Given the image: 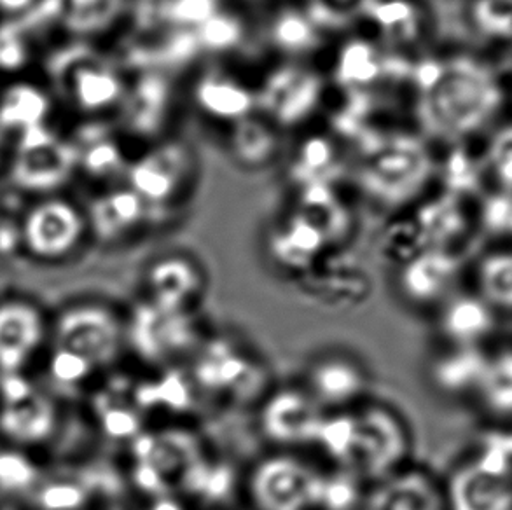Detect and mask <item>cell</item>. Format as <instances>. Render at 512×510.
<instances>
[{"mask_svg":"<svg viewBox=\"0 0 512 510\" xmlns=\"http://www.w3.org/2000/svg\"><path fill=\"white\" fill-rule=\"evenodd\" d=\"M264 41L282 62H310L324 49L327 34L303 2H282L264 18Z\"/></svg>","mask_w":512,"mask_h":510,"instance_id":"cell-23","label":"cell"},{"mask_svg":"<svg viewBox=\"0 0 512 510\" xmlns=\"http://www.w3.org/2000/svg\"><path fill=\"white\" fill-rule=\"evenodd\" d=\"M369 378L357 360L329 353L315 360L306 373V392L326 413L353 409L367 392Z\"/></svg>","mask_w":512,"mask_h":510,"instance_id":"cell-24","label":"cell"},{"mask_svg":"<svg viewBox=\"0 0 512 510\" xmlns=\"http://www.w3.org/2000/svg\"><path fill=\"white\" fill-rule=\"evenodd\" d=\"M48 79L56 102L83 121H112L125 97L128 72L95 44L70 41L49 58Z\"/></svg>","mask_w":512,"mask_h":510,"instance_id":"cell-3","label":"cell"},{"mask_svg":"<svg viewBox=\"0 0 512 510\" xmlns=\"http://www.w3.org/2000/svg\"><path fill=\"white\" fill-rule=\"evenodd\" d=\"M495 310L478 294H457L441 304L439 331L450 346L481 348L495 331Z\"/></svg>","mask_w":512,"mask_h":510,"instance_id":"cell-34","label":"cell"},{"mask_svg":"<svg viewBox=\"0 0 512 510\" xmlns=\"http://www.w3.org/2000/svg\"><path fill=\"white\" fill-rule=\"evenodd\" d=\"M90 242L119 247L144 233L156 222L153 210L125 182L97 189L84 205Z\"/></svg>","mask_w":512,"mask_h":510,"instance_id":"cell-18","label":"cell"},{"mask_svg":"<svg viewBox=\"0 0 512 510\" xmlns=\"http://www.w3.org/2000/svg\"><path fill=\"white\" fill-rule=\"evenodd\" d=\"M32 53L34 42L23 30V21H0V76L6 81L23 76Z\"/></svg>","mask_w":512,"mask_h":510,"instance_id":"cell-43","label":"cell"},{"mask_svg":"<svg viewBox=\"0 0 512 510\" xmlns=\"http://www.w3.org/2000/svg\"><path fill=\"white\" fill-rule=\"evenodd\" d=\"M229 161L243 172L259 173L285 156V133L259 112L222 131Z\"/></svg>","mask_w":512,"mask_h":510,"instance_id":"cell-30","label":"cell"},{"mask_svg":"<svg viewBox=\"0 0 512 510\" xmlns=\"http://www.w3.org/2000/svg\"><path fill=\"white\" fill-rule=\"evenodd\" d=\"M77 152V177L97 189L121 184L130 165L123 135L114 121H83L70 135Z\"/></svg>","mask_w":512,"mask_h":510,"instance_id":"cell-20","label":"cell"},{"mask_svg":"<svg viewBox=\"0 0 512 510\" xmlns=\"http://www.w3.org/2000/svg\"><path fill=\"white\" fill-rule=\"evenodd\" d=\"M51 310L25 292L0 294V378L32 376L46 357Z\"/></svg>","mask_w":512,"mask_h":510,"instance_id":"cell-11","label":"cell"},{"mask_svg":"<svg viewBox=\"0 0 512 510\" xmlns=\"http://www.w3.org/2000/svg\"><path fill=\"white\" fill-rule=\"evenodd\" d=\"M488 355L481 348L450 346L448 352L439 355L430 367V380L437 390L448 395L476 393L479 380L485 371Z\"/></svg>","mask_w":512,"mask_h":510,"instance_id":"cell-36","label":"cell"},{"mask_svg":"<svg viewBox=\"0 0 512 510\" xmlns=\"http://www.w3.org/2000/svg\"><path fill=\"white\" fill-rule=\"evenodd\" d=\"M270 261L287 273H310L331 250L319 229L306 221L296 210H289L270 228L266 238Z\"/></svg>","mask_w":512,"mask_h":510,"instance_id":"cell-26","label":"cell"},{"mask_svg":"<svg viewBox=\"0 0 512 510\" xmlns=\"http://www.w3.org/2000/svg\"><path fill=\"white\" fill-rule=\"evenodd\" d=\"M201 55H231L242 48L249 37V20L228 4L194 32Z\"/></svg>","mask_w":512,"mask_h":510,"instance_id":"cell-37","label":"cell"},{"mask_svg":"<svg viewBox=\"0 0 512 510\" xmlns=\"http://www.w3.org/2000/svg\"><path fill=\"white\" fill-rule=\"evenodd\" d=\"M18 224L21 255L41 266L74 261L91 243L84 205L65 193L28 200Z\"/></svg>","mask_w":512,"mask_h":510,"instance_id":"cell-7","label":"cell"},{"mask_svg":"<svg viewBox=\"0 0 512 510\" xmlns=\"http://www.w3.org/2000/svg\"><path fill=\"white\" fill-rule=\"evenodd\" d=\"M326 72L310 62H282L256 83L257 112L278 130L303 131L327 105Z\"/></svg>","mask_w":512,"mask_h":510,"instance_id":"cell-9","label":"cell"},{"mask_svg":"<svg viewBox=\"0 0 512 510\" xmlns=\"http://www.w3.org/2000/svg\"><path fill=\"white\" fill-rule=\"evenodd\" d=\"M324 472L291 451L264 456L245 479L254 510H319Z\"/></svg>","mask_w":512,"mask_h":510,"instance_id":"cell-12","label":"cell"},{"mask_svg":"<svg viewBox=\"0 0 512 510\" xmlns=\"http://www.w3.org/2000/svg\"><path fill=\"white\" fill-rule=\"evenodd\" d=\"M511 100H512V91H511Z\"/></svg>","mask_w":512,"mask_h":510,"instance_id":"cell-51","label":"cell"},{"mask_svg":"<svg viewBox=\"0 0 512 510\" xmlns=\"http://www.w3.org/2000/svg\"><path fill=\"white\" fill-rule=\"evenodd\" d=\"M2 212H4V208H2V203H0V215H2Z\"/></svg>","mask_w":512,"mask_h":510,"instance_id":"cell-49","label":"cell"},{"mask_svg":"<svg viewBox=\"0 0 512 510\" xmlns=\"http://www.w3.org/2000/svg\"><path fill=\"white\" fill-rule=\"evenodd\" d=\"M411 88L418 131L432 144L448 147L485 137L511 100L497 67L471 51L416 62Z\"/></svg>","mask_w":512,"mask_h":510,"instance_id":"cell-1","label":"cell"},{"mask_svg":"<svg viewBox=\"0 0 512 510\" xmlns=\"http://www.w3.org/2000/svg\"><path fill=\"white\" fill-rule=\"evenodd\" d=\"M364 493L360 488V479L352 472L338 470L336 474H326L320 490L319 510H357L362 509Z\"/></svg>","mask_w":512,"mask_h":510,"instance_id":"cell-44","label":"cell"},{"mask_svg":"<svg viewBox=\"0 0 512 510\" xmlns=\"http://www.w3.org/2000/svg\"><path fill=\"white\" fill-rule=\"evenodd\" d=\"M21 255L20 224L18 215H0V257Z\"/></svg>","mask_w":512,"mask_h":510,"instance_id":"cell-46","label":"cell"},{"mask_svg":"<svg viewBox=\"0 0 512 510\" xmlns=\"http://www.w3.org/2000/svg\"><path fill=\"white\" fill-rule=\"evenodd\" d=\"M193 311L167 310L142 299L125 317L126 348L154 366H170L201 345Z\"/></svg>","mask_w":512,"mask_h":510,"instance_id":"cell-13","label":"cell"},{"mask_svg":"<svg viewBox=\"0 0 512 510\" xmlns=\"http://www.w3.org/2000/svg\"><path fill=\"white\" fill-rule=\"evenodd\" d=\"M4 173L28 200L65 193L77 179L74 140L51 125L21 133L9 144Z\"/></svg>","mask_w":512,"mask_h":510,"instance_id":"cell-6","label":"cell"},{"mask_svg":"<svg viewBox=\"0 0 512 510\" xmlns=\"http://www.w3.org/2000/svg\"><path fill=\"white\" fill-rule=\"evenodd\" d=\"M478 296L495 311L512 313V250H493L476 268Z\"/></svg>","mask_w":512,"mask_h":510,"instance_id":"cell-39","label":"cell"},{"mask_svg":"<svg viewBox=\"0 0 512 510\" xmlns=\"http://www.w3.org/2000/svg\"><path fill=\"white\" fill-rule=\"evenodd\" d=\"M39 469L32 453L0 446V497L32 495L44 483Z\"/></svg>","mask_w":512,"mask_h":510,"instance_id":"cell-41","label":"cell"},{"mask_svg":"<svg viewBox=\"0 0 512 510\" xmlns=\"http://www.w3.org/2000/svg\"><path fill=\"white\" fill-rule=\"evenodd\" d=\"M411 217L429 249L453 250L469 231V215L462 196L448 191L441 198L425 196Z\"/></svg>","mask_w":512,"mask_h":510,"instance_id":"cell-35","label":"cell"},{"mask_svg":"<svg viewBox=\"0 0 512 510\" xmlns=\"http://www.w3.org/2000/svg\"><path fill=\"white\" fill-rule=\"evenodd\" d=\"M187 97L198 119L221 131L257 112L256 84L224 65H207L198 70Z\"/></svg>","mask_w":512,"mask_h":510,"instance_id":"cell-17","label":"cell"},{"mask_svg":"<svg viewBox=\"0 0 512 510\" xmlns=\"http://www.w3.org/2000/svg\"><path fill=\"white\" fill-rule=\"evenodd\" d=\"M462 273V262L455 250L425 249L397 269V287L413 306H441L453 296Z\"/></svg>","mask_w":512,"mask_h":510,"instance_id":"cell-22","label":"cell"},{"mask_svg":"<svg viewBox=\"0 0 512 510\" xmlns=\"http://www.w3.org/2000/svg\"><path fill=\"white\" fill-rule=\"evenodd\" d=\"M481 163L499 191L512 193V121L499 123L486 133Z\"/></svg>","mask_w":512,"mask_h":510,"instance_id":"cell-42","label":"cell"},{"mask_svg":"<svg viewBox=\"0 0 512 510\" xmlns=\"http://www.w3.org/2000/svg\"><path fill=\"white\" fill-rule=\"evenodd\" d=\"M9 144H11V140H9V137L4 133V130L0 128V170H4V165H6Z\"/></svg>","mask_w":512,"mask_h":510,"instance_id":"cell-48","label":"cell"},{"mask_svg":"<svg viewBox=\"0 0 512 510\" xmlns=\"http://www.w3.org/2000/svg\"><path fill=\"white\" fill-rule=\"evenodd\" d=\"M476 395L495 418H512V348L488 355Z\"/></svg>","mask_w":512,"mask_h":510,"instance_id":"cell-38","label":"cell"},{"mask_svg":"<svg viewBox=\"0 0 512 510\" xmlns=\"http://www.w3.org/2000/svg\"><path fill=\"white\" fill-rule=\"evenodd\" d=\"M200 175V158L193 145L168 135L130 159L123 182L160 217L173 214L189 200Z\"/></svg>","mask_w":512,"mask_h":510,"instance_id":"cell-5","label":"cell"},{"mask_svg":"<svg viewBox=\"0 0 512 510\" xmlns=\"http://www.w3.org/2000/svg\"><path fill=\"white\" fill-rule=\"evenodd\" d=\"M360 510H448L443 484L427 470L404 467L364 493Z\"/></svg>","mask_w":512,"mask_h":510,"instance_id":"cell-27","label":"cell"},{"mask_svg":"<svg viewBox=\"0 0 512 510\" xmlns=\"http://www.w3.org/2000/svg\"><path fill=\"white\" fill-rule=\"evenodd\" d=\"M193 380L219 399L252 402L266 392L268 373L242 345L228 338L201 343L196 350Z\"/></svg>","mask_w":512,"mask_h":510,"instance_id":"cell-14","label":"cell"},{"mask_svg":"<svg viewBox=\"0 0 512 510\" xmlns=\"http://www.w3.org/2000/svg\"><path fill=\"white\" fill-rule=\"evenodd\" d=\"M56 98L46 84L28 77L7 79L0 88V128L9 140L51 125Z\"/></svg>","mask_w":512,"mask_h":510,"instance_id":"cell-31","label":"cell"},{"mask_svg":"<svg viewBox=\"0 0 512 510\" xmlns=\"http://www.w3.org/2000/svg\"><path fill=\"white\" fill-rule=\"evenodd\" d=\"M53 20L70 41L95 44L130 21L133 0H49Z\"/></svg>","mask_w":512,"mask_h":510,"instance_id":"cell-29","label":"cell"},{"mask_svg":"<svg viewBox=\"0 0 512 510\" xmlns=\"http://www.w3.org/2000/svg\"><path fill=\"white\" fill-rule=\"evenodd\" d=\"M44 0H0V20H25Z\"/></svg>","mask_w":512,"mask_h":510,"instance_id":"cell-47","label":"cell"},{"mask_svg":"<svg viewBox=\"0 0 512 510\" xmlns=\"http://www.w3.org/2000/svg\"><path fill=\"white\" fill-rule=\"evenodd\" d=\"M437 166L434 144L420 131H381L364 135L353 179L369 205L404 214L427 196Z\"/></svg>","mask_w":512,"mask_h":510,"instance_id":"cell-2","label":"cell"},{"mask_svg":"<svg viewBox=\"0 0 512 510\" xmlns=\"http://www.w3.org/2000/svg\"><path fill=\"white\" fill-rule=\"evenodd\" d=\"M49 348L84 360L97 373L109 371L126 350L125 317L102 299H70L51 311Z\"/></svg>","mask_w":512,"mask_h":510,"instance_id":"cell-4","label":"cell"},{"mask_svg":"<svg viewBox=\"0 0 512 510\" xmlns=\"http://www.w3.org/2000/svg\"><path fill=\"white\" fill-rule=\"evenodd\" d=\"M292 210L312 222L329 242L331 249L340 247L352 235V210L341 198L338 184L299 187Z\"/></svg>","mask_w":512,"mask_h":510,"instance_id":"cell-33","label":"cell"},{"mask_svg":"<svg viewBox=\"0 0 512 510\" xmlns=\"http://www.w3.org/2000/svg\"><path fill=\"white\" fill-rule=\"evenodd\" d=\"M485 228L493 235L512 236V193L499 191L481 208Z\"/></svg>","mask_w":512,"mask_h":510,"instance_id":"cell-45","label":"cell"},{"mask_svg":"<svg viewBox=\"0 0 512 510\" xmlns=\"http://www.w3.org/2000/svg\"><path fill=\"white\" fill-rule=\"evenodd\" d=\"M425 249L429 247L423 242L422 233L413 217L395 214L388 221L387 228L381 229L378 252H380L381 261L387 262L388 266L401 269L406 262L411 261L415 255Z\"/></svg>","mask_w":512,"mask_h":510,"instance_id":"cell-40","label":"cell"},{"mask_svg":"<svg viewBox=\"0 0 512 510\" xmlns=\"http://www.w3.org/2000/svg\"><path fill=\"white\" fill-rule=\"evenodd\" d=\"M362 21L366 34L392 55L411 53L430 32L429 9L422 0H369Z\"/></svg>","mask_w":512,"mask_h":510,"instance_id":"cell-21","label":"cell"},{"mask_svg":"<svg viewBox=\"0 0 512 510\" xmlns=\"http://www.w3.org/2000/svg\"><path fill=\"white\" fill-rule=\"evenodd\" d=\"M326 411L305 388H282L261 404L259 428L280 449L315 446Z\"/></svg>","mask_w":512,"mask_h":510,"instance_id":"cell-19","label":"cell"},{"mask_svg":"<svg viewBox=\"0 0 512 510\" xmlns=\"http://www.w3.org/2000/svg\"><path fill=\"white\" fill-rule=\"evenodd\" d=\"M343 144L331 131H301L298 142L292 145L287 163L289 179L294 189L317 184H338L343 166Z\"/></svg>","mask_w":512,"mask_h":510,"instance_id":"cell-32","label":"cell"},{"mask_svg":"<svg viewBox=\"0 0 512 510\" xmlns=\"http://www.w3.org/2000/svg\"><path fill=\"white\" fill-rule=\"evenodd\" d=\"M205 289V276L189 255H161L146 273V299L167 310L193 311Z\"/></svg>","mask_w":512,"mask_h":510,"instance_id":"cell-28","label":"cell"},{"mask_svg":"<svg viewBox=\"0 0 512 510\" xmlns=\"http://www.w3.org/2000/svg\"><path fill=\"white\" fill-rule=\"evenodd\" d=\"M70 510H76V509H70ZM81 510H88V509H81Z\"/></svg>","mask_w":512,"mask_h":510,"instance_id":"cell-50","label":"cell"},{"mask_svg":"<svg viewBox=\"0 0 512 510\" xmlns=\"http://www.w3.org/2000/svg\"><path fill=\"white\" fill-rule=\"evenodd\" d=\"M388 55L387 49L381 48L369 35H350L334 51L327 81L340 93L369 95L376 84L388 77Z\"/></svg>","mask_w":512,"mask_h":510,"instance_id":"cell-25","label":"cell"},{"mask_svg":"<svg viewBox=\"0 0 512 510\" xmlns=\"http://www.w3.org/2000/svg\"><path fill=\"white\" fill-rule=\"evenodd\" d=\"M30 378H0V446L37 455L60 434L63 411L60 397Z\"/></svg>","mask_w":512,"mask_h":510,"instance_id":"cell-10","label":"cell"},{"mask_svg":"<svg viewBox=\"0 0 512 510\" xmlns=\"http://www.w3.org/2000/svg\"><path fill=\"white\" fill-rule=\"evenodd\" d=\"M448 510H512V465L490 448L460 463L443 484Z\"/></svg>","mask_w":512,"mask_h":510,"instance_id":"cell-16","label":"cell"},{"mask_svg":"<svg viewBox=\"0 0 512 510\" xmlns=\"http://www.w3.org/2000/svg\"><path fill=\"white\" fill-rule=\"evenodd\" d=\"M411 434L401 414L385 404L353 407L352 449L346 472L369 484L408 467Z\"/></svg>","mask_w":512,"mask_h":510,"instance_id":"cell-8","label":"cell"},{"mask_svg":"<svg viewBox=\"0 0 512 510\" xmlns=\"http://www.w3.org/2000/svg\"><path fill=\"white\" fill-rule=\"evenodd\" d=\"M179 105V90L172 74L161 70H139L128 74L125 97L114 116L123 137L144 145L172 135L170 126Z\"/></svg>","mask_w":512,"mask_h":510,"instance_id":"cell-15","label":"cell"}]
</instances>
